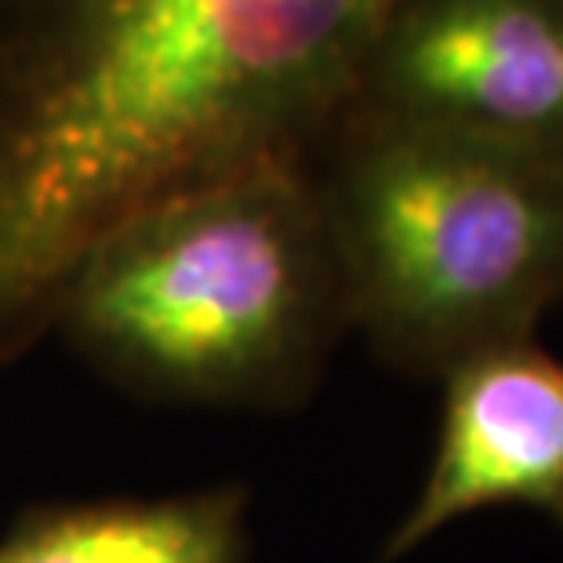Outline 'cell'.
<instances>
[{
	"label": "cell",
	"instance_id": "cell-1",
	"mask_svg": "<svg viewBox=\"0 0 563 563\" xmlns=\"http://www.w3.org/2000/svg\"><path fill=\"white\" fill-rule=\"evenodd\" d=\"M404 0H0V367L153 203L313 161Z\"/></svg>",
	"mask_w": 563,
	"mask_h": 563
},
{
	"label": "cell",
	"instance_id": "cell-2",
	"mask_svg": "<svg viewBox=\"0 0 563 563\" xmlns=\"http://www.w3.org/2000/svg\"><path fill=\"white\" fill-rule=\"evenodd\" d=\"M350 328L309 161L153 203L77 262L52 331L139 397L284 411Z\"/></svg>",
	"mask_w": 563,
	"mask_h": 563
},
{
	"label": "cell",
	"instance_id": "cell-3",
	"mask_svg": "<svg viewBox=\"0 0 563 563\" xmlns=\"http://www.w3.org/2000/svg\"><path fill=\"white\" fill-rule=\"evenodd\" d=\"M328 139L309 167L350 328L418 375L531 339L563 291V161L367 110Z\"/></svg>",
	"mask_w": 563,
	"mask_h": 563
},
{
	"label": "cell",
	"instance_id": "cell-4",
	"mask_svg": "<svg viewBox=\"0 0 563 563\" xmlns=\"http://www.w3.org/2000/svg\"><path fill=\"white\" fill-rule=\"evenodd\" d=\"M350 110L563 161V0H404Z\"/></svg>",
	"mask_w": 563,
	"mask_h": 563
},
{
	"label": "cell",
	"instance_id": "cell-5",
	"mask_svg": "<svg viewBox=\"0 0 563 563\" xmlns=\"http://www.w3.org/2000/svg\"><path fill=\"white\" fill-rule=\"evenodd\" d=\"M437 451L375 563H397L481 509H538L563 527V356L512 339L443 371Z\"/></svg>",
	"mask_w": 563,
	"mask_h": 563
},
{
	"label": "cell",
	"instance_id": "cell-6",
	"mask_svg": "<svg viewBox=\"0 0 563 563\" xmlns=\"http://www.w3.org/2000/svg\"><path fill=\"white\" fill-rule=\"evenodd\" d=\"M0 563H247L244 487L33 506L0 538Z\"/></svg>",
	"mask_w": 563,
	"mask_h": 563
}]
</instances>
